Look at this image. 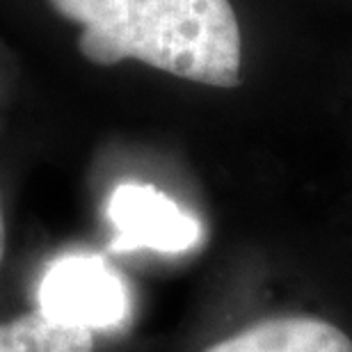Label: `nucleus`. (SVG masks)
Listing matches in <instances>:
<instances>
[{
	"label": "nucleus",
	"mask_w": 352,
	"mask_h": 352,
	"mask_svg": "<svg viewBox=\"0 0 352 352\" xmlns=\"http://www.w3.org/2000/svg\"><path fill=\"white\" fill-rule=\"evenodd\" d=\"M204 352H352V341L327 320L281 316L258 320Z\"/></svg>",
	"instance_id": "20e7f679"
},
{
	"label": "nucleus",
	"mask_w": 352,
	"mask_h": 352,
	"mask_svg": "<svg viewBox=\"0 0 352 352\" xmlns=\"http://www.w3.org/2000/svg\"><path fill=\"white\" fill-rule=\"evenodd\" d=\"M80 25L78 48L91 65L140 60L210 87L243 82V39L229 0H48Z\"/></svg>",
	"instance_id": "f257e3e1"
},
{
	"label": "nucleus",
	"mask_w": 352,
	"mask_h": 352,
	"mask_svg": "<svg viewBox=\"0 0 352 352\" xmlns=\"http://www.w3.org/2000/svg\"><path fill=\"white\" fill-rule=\"evenodd\" d=\"M39 311L60 325L108 332L126 325L131 293L119 270L98 254L74 252L48 263L37 286Z\"/></svg>",
	"instance_id": "f03ea898"
},
{
	"label": "nucleus",
	"mask_w": 352,
	"mask_h": 352,
	"mask_svg": "<svg viewBox=\"0 0 352 352\" xmlns=\"http://www.w3.org/2000/svg\"><path fill=\"white\" fill-rule=\"evenodd\" d=\"M5 245H7V231H5L3 204H0V263H3V256H5Z\"/></svg>",
	"instance_id": "423d86ee"
},
{
	"label": "nucleus",
	"mask_w": 352,
	"mask_h": 352,
	"mask_svg": "<svg viewBox=\"0 0 352 352\" xmlns=\"http://www.w3.org/2000/svg\"><path fill=\"white\" fill-rule=\"evenodd\" d=\"M105 213L115 229L112 252L183 254L201 243L199 220L149 183H119L108 197Z\"/></svg>",
	"instance_id": "7ed1b4c3"
},
{
	"label": "nucleus",
	"mask_w": 352,
	"mask_h": 352,
	"mask_svg": "<svg viewBox=\"0 0 352 352\" xmlns=\"http://www.w3.org/2000/svg\"><path fill=\"white\" fill-rule=\"evenodd\" d=\"M89 329L60 325L46 314L30 311L10 322H0V352H91Z\"/></svg>",
	"instance_id": "39448f33"
}]
</instances>
